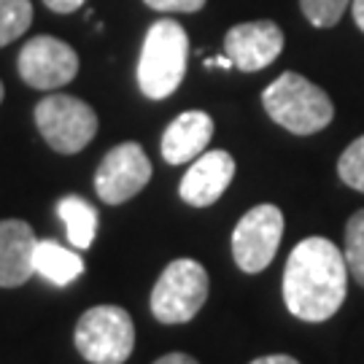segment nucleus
Listing matches in <instances>:
<instances>
[{"instance_id":"obj_1","label":"nucleus","mask_w":364,"mask_h":364,"mask_svg":"<svg viewBox=\"0 0 364 364\" xmlns=\"http://www.w3.org/2000/svg\"><path fill=\"white\" fill-rule=\"evenodd\" d=\"M348 291L346 257L326 237H305L291 248L284 270V302L299 321H326L340 311Z\"/></svg>"},{"instance_id":"obj_2","label":"nucleus","mask_w":364,"mask_h":364,"mask_svg":"<svg viewBox=\"0 0 364 364\" xmlns=\"http://www.w3.org/2000/svg\"><path fill=\"white\" fill-rule=\"evenodd\" d=\"M262 105L275 124L291 135H316L335 119V105L321 87L299 73H281L262 92Z\"/></svg>"},{"instance_id":"obj_3","label":"nucleus","mask_w":364,"mask_h":364,"mask_svg":"<svg viewBox=\"0 0 364 364\" xmlns=\"http://www.w3.org/2000/svg\"><path fill=\"white\" fill-rule=\"evenodd\" d=\"M189 57V36L178 22L159 19L149 27L138 57V87L149 100H165L181 87Z\"/></svg>"},{"instance_id":"obj_4","label":"nucleus","mask_w":364,"mask_h":364,"mask_svg":"<svg viewBox=\"0 0 364 364\" xmlns=\"http://www.w3.org/2000/svg\"><path fill=\"white\" fill-rule=\"evenodd\" d=\"M73 340L90 364H124L135 348V326L124 308L95 305L78 318Z\"/></svg>"},{"instance_id":"obj_5","label":"nucleus","mask_w":364,"mask_h":364,"mask_svg":"<svg viewBox=\"0 0 364 364\" xmlns=\"http://www.w3.org/2000/svg\"><path fill=\"white\" fill-rule=\"evenodd\" d=\"M208 273L195 259H173L151 289V313L162 324L192 321L208 299Z\"/></svg>"},{"instance_id":"obj_6","label":"nucleus","mask_w":364,"mask_h":364,"mask_svg":"<svg viewBox=\"0 0 364 364\" xmlns=\"http://www.w3.org/2000/svg\"><path fill=\"white\" fill-rule=\"evenodd\" d=\"M36 127L57 154H78L97 132V114L73 95H49L36 105Z\"/></svg>"},{"instance_id":"obj_7","label":"nucleus","mask_w":364,"mask_h":364,"mask_svg":"<svg viewBox=\"0 0 364 364\" xmlns=\"http://www.w3.org/2000/svg\"><path fill=\"white\" fill-rule=\"evenodd\" d=\"M284 235V213L278 205L262 203L237 221L232 232V257L243 273H262L275 259Z\"/></svg>"},{"instance_id":"obj_8","label":"nucleus","mask_w":364,"mask_h":364,"mask_svg":"<svg viewBox=\"0 0 364 364\" xmlns=\"http://www.w3.org/2000/svg\"><path fill=\"white\" fill-rule=\"evenodd\" d=\"M151 178V162L141 144L114 146L95 173V192L108 205H122L144 189Z\"/></svg>"},{"instance_id":"obj_9","label":"nucleus","mask_w":364,"mask_h":364,"mask_svg":"<svg viewBox=\"0 0 364 364\" xmlns=\"http://www.w3.org/2000/svg\"><path fill=\"white\" fill-rule=\"evenodd\" d=\"M78 73V54L54 36H36L19 52V76L33 90H57Z\"/></svg>"},{"instance_id":"obj_10","label":"nucleus","mask_w":364,"mask_h":364,"mask_svg":"<svg viewBox=\"0 0 364 364\" xmlns=\"http://www.w3.org/2000/svg\"><path fill=\"white\" fill-rule=\"evenodd\" d=\"M281 52H284V30L270 19L235 25L224 36V54L243 73H257L267 68Z\"/></svg>"},{"instance_id":"obj_11","label":"nucleus","mask_w":364,"mask_h":364,"mask_svg":"<svg viewBox=\"0 0 364 364\" xmlns=\"http://www.w3.org/2000/svg\"><path fill=\"white\" fill-rule=\"evenodd\" d=\"M235 178V159L230 151H203L181 178L178 195L186 205L208 208L219 200Z\"/></svg>"},{"instance_id":"obj_12","label":"nucleus","mask_w":364,"mask_h":364,"mask_svg":"<svg viewBox=\"0 0 364 364\" xmlns=\"http://www.w3.org/2000/svg\"><path fill=\"white\" fill-rule=\"evenodd\" d=\"M38 237L22 219L0 221V289H16L36 273L33 254Z\"/></svg>"},{"instance_id":"obj_13","label":"nucleus","mask_w":364,"mask_h":364,"mask_svg":"<svg viewBox=\"0 0 364 364\" xmlns=\"http://www.w3.org/2000/svg\"><path fill=\"white\" fill-rule=\"evenodd\" d=\"M213 138V119L205 111H183L162 135V156L168 165L192 162L208 149Z\"/></svg>"},{"instance_id":"obj_14","label":"nucleus","mask_w":364,"mask_h":364,"mask_svg":"<svg viewBox=\"0 0 364 364\" xmlns=\"http://www.w3.org/2000/svg\"><path fill=\"white\" fill-rule=\"evenodd\" d=\"M33 267L46 281H52L54 287H68L84 273V259L76 251L60 246L54 240H38L36 254H33Z\"/></svg>"},{"instance_id":"obj_15","label":"nucleus","mask_w":364,"mask_h":364,"mask_svg":"<svg viewBox=\"0 0 364 364\" xmlns=\"http://www.w3.org/2000/svg\"><path fill=\"white\" fill-rule=\"evenodd\" d=\"M57 216L63 219L68 237L76 248H90L97 235V210L84 197L68 195L57 203Z\"/></svg>"},{"instance_id":"obj_16","label":"nucleus","mask_w":364,"mask_h":364,"mask_svg":"<svg viewBox=\"0 0 364 364\" xmlns=\"http://www.w3.org/2000/svg\"><path fill=\"white\" fill-rule=\"evenodd\" d=\"M30 25H33L30 0H0V49L22 38Z\"/></svg>"},{"instance_id":"obj_17","label":"nucleus","mask_w":364,"mask_h":364,"mask_svg":"<svg viewBox=\"0 0 364 364\" xmlns=\"http://www.w3.org/2000/svg\"><path fill=\"white\" fill-rule=\"evenodd\" d=\"M343 257H346V264H348V273L353 275V281L364 287V208L356 210L346 224Z\"/></svg>"},{"instance_id":"obj_18","label":"nucleus","mask_w":364,"mask_h":364,"mask_svg":"<svg viewBox=\"0 0 364 364\" xmlns=\"http://www.w3.org/2000/svg\"><path fill=\"white\" fill-rule=\"evenodd\" d=\"M348 6H351V0H299L305 19L318 30L338 25L343 14L348 11Z\"/></svg>"},{"instance_id":"obj_19","label":"nucleus","mask_w":364,"mask_h":364,"mask_svg":"<svg viewBox=\"0 0 364 364\" xmlns=\"http://www.w3.org/2000/svg\"><path fill=\"white\" fill-rule=\"evenodd\" d=\"M338 176L346 186L364 195V135H359L338 159Z\"/></svg>"},{"instance_id":"obj_20","label":"nucleus","mask_w":364,"mask_h":364,"mask_svg":"<svg viewBox=\"0 0 364 364\" xmlns=\"http://www.w3.org/2000/svg\"><path fill=\"white\" fill-rule=\"evenodd\" d=\"M149 9L165 14H197L205 9V0H144Z\"/></svg>"},{"instance_id":"obj_21","label":"nucleus","mask_w":364,"mask_h":364,"mask_svg":"<svg viewBox=\"0 0 364 364\" xmlns=\"http://www.w3.org/2000/svg\"><path fill=\"white\" fill-rule=\"evenodd\" d=\"M46 9H52L54 14H73L84 6V0H43Z\"/></svg>"},{"instance_id":"obj_22","label":"nucleus","mask_w":364,"mask_h":364,"mask_svg":"<svg viewBox=\"0 0 364 364\" xmlns=\"http://www.w3.org/2000/svg\"><path fill=\"white\" fill-rule=\"evenodd\" d=\"M251 364H299L294 356H289V353H270V356H259V359H254Z\"/></svg>"},{"instance_id":"obj_23","label":"nucleus","mask_w":364,"mask_h":364,"mask_svg":"<svg viewBox=\"0 0 364 364\" xmlns=\"http://www.w3.org/2000/svg\"><path fill=\"white\" fill-rule=\"evenodd\" d=\"M154 364H197L189 353H165V356H159Z\"/></svg>"},{"instance_id":"obj_24","label":"nucleus","mask_w":364,"mask_h":364,"mask_svg":"<svg viewBox=\"0 0 364 364\" xmlns=\"http://www.w3.org/2000/svg\"><path fill=\"white\" fill-rule=\"evenodd\" d=\"M351 11H353V22H356V27L364 33V0H351Z\"/></svg>"},{"instance_id":"obj_25","label":"nucleus","mask_w":364,"mask_h":364,"mask_svg":"<svg viewBox=\"0 0 364 364\" xmlns=\"http://www.w3.org/2000/svg\"><path fill=\"white\" fill-rule=\"evenodd\" d=\"M0 103H3V81H0Z\"/></svg>"}]
</instances>
